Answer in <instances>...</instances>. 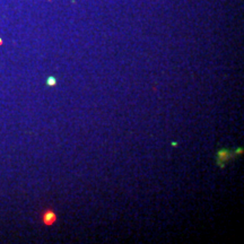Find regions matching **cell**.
I'll list each match as a JSON object with an SVG mask.
<instances>
[{
  "label": "cell",
  "instance_id": "obj_5",
  "mask_svg": "<svg viewBox=\"0 0 244 244\" xmlns=\"http://www.w3.org/2000/svg\"><path fill=\"white\" fill-rule=\"evenodd\" d=\"M1 43H2V42H1V39H0V44H1Z\"/></svg>",
  "mask_w": 244,
  "mask_h": 244
},
{
  "label": "cell",
  "instance_id": "obj_4",
  "mask_svg": "<svg viewBox=\"0 0 244 244\" xmlns=\"http://www.w3.org/2000/svg\"><path fill=\"white\" fill-rule=\"evenodd\" d=\"M172 146H178V142H172Z\"/></svg>",
  "mask_w": 244,
  "mask_h": 244
},
{
  "label": "cell",
  "instance_id": "obj_2",
  "mask_svg": "<svg viewBox=\"0 0 244 244\" xmlns=\"http://www.w3.org/2000/svg\"><path fill=\"white\" fill-rule=\"evenodd\" d=\"M57 220V215L52 209H48L42 214V222L44 225H52Z\"/></svg>",
  "mask_w": 244,
  "mask_h": 244
},
{
  "label": "cell",
  "instance_id": "obj_1",
  "mask_svg": "<svg viewBox=\"0 0 244 244\" xmlns=\"http://www.w3.org/2000/svg\"><path fill=\"white\" fill-rule=\"evenodd\" d=\"M234 154H236V152H232V150H227V149H219L217 152V164H218L219 167L223 168L225 162L233 157Z\"/></svg>",
  "mask_w": 244,
  "mask_h": 244
},
{
  "label": "cell",
  "instance_id": "obj_3",
  "mask_svg": "<svg viewBox=\"0 0 244 244\" xmlns=\"http://www.w3.org/2000/svg\"><path fill=\"white\" fill-rule=\"evenodd\" d=\"M46 85H48L49 87L56 86V85H57V79H56V77H53V76L48 77V79H46Z\"/></svg>",
  "mask_w": 244,
  "mask_h": 244
}]
</instances>
